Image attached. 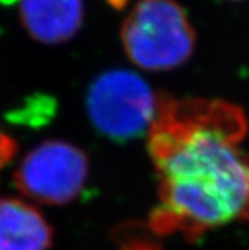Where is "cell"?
Here are the masks:
<instances>
[{
  "label": "cell",
  "mask_w": 249,
  "mask_h": 250,
  "mask_svg": "<svg viewBox=\"0 0 249 250\" xmlns=\"http://www.w3.org/2000/svg\"><path fill=\"white\" fill-rule=\"evenodd\" d=\"M120 41L135 66L171 71L192 56L195 30L176 0H138L123 21Z\"/></svg>",
  "instance_id": "7a4b0ae2"
},
{
  "label": "cell",
  "mask_w": 249,
  "mask_h": 250,
  "mask_svg": "<svg viewBox=\"0 0 249 250\" xmlns=\"http://www.w3.org/2000/svg\"><path fill=\"white\" fill-rule=\"evenodd\" d=\"M89 178V161L77 146L48 140L32 148L15 171L20 192L35 202L63 206L83 192Z\"/></svg>",
  "instance_id": "277c9868"
},
{
  "label": "cell",
  "mask_w": 249,
  "mask_h": 250,
  "mask_svg": "<svg viewBox=\"0 0 249 250\" xmlns=\"http://www.w3.org/2000/svg\"><path fill=\"white\" fill-rule=\"evenodd\" d=\"M120 250H162L158 235L146 225L126 223L120 225L114 235Z\"/></svg>",
  "instance_id": "52a82bcc"
},
{
  "label": "cell",
  "mask_w": 249,
  "mask_h": 250,
  "mask_svg": "<svg viewBox=\"0 0 249 250\" xmlns=\"http://www.w3.org/2000/svg\"><path fill=\"white\" fill-rule=\"evenodd\" d=\"M15 150H17L15 141L9 138L8 135L0 132V168L11 161Z\"/></svg>",
  "instance_id": "ba28073f"
},
{
  "label": "cell",
  "mask_w": 249,
  "mask_h": 250,
  "mask_svg": "<svg viewBox=\"0 0 249 250\" xmlns=\"http://www.w3.org/2000/svg\"><path fill=\"white\" fill-rule=\"evenodd\" d=\"M17 0H0V3H3V5H9V3H15Z\"/></svg>",
  "instance_id": "9c48e42d"
},
{
  "label": "cell",
  "mask_w": 249,
  "mask_h": 250,
  "mask_svg": "<svg viewBox=\"0 0 249 250\" xmlns=\"http://www.w3.org/2000/svg\"><path fill=\"white\" fill-rule=\"evenodd\" d=\"M159 95L135 72L113 69L90 84L86 108L95 129L111 141L125 143L147 135Z\"/></svg>",
  "instance_id": "3957f363"
},
{
  "label": "cell",
  "mask_w": 249,
  "mask_h": 250,
  "mask_svg": "<svg viewBox=\"0 0 249 250\" xmlns=\"http://www.w3.org/2000/svg\"><path fill=\"white\" fill-rule=\"evenodd\" d=\"M20 18L26 32L41 43L69 41L83 26V0H20Z\"/></svg>",
  "instance_id": "5b68a950"
},
{
  "label": "cell",
  "mask_w": 249,
  "mask_h": 250,
  "mask_svg": "<svg viewBox=\"0 0 249 250\" xmlns=\"http://www.w3.org/2000/svg\"><path fill=\"white\" fill-rule=\"evenodd\" d=\"M249 122L222 99L159 95L147 132L158 175L149 228L158 237L180 234L194 243L206 232L249 219Z\"/></svg>",
  "instance_id": "6da1fadb"
},
{
  "label": "cell",
  "mask_w": 249,
  "mask_h": 250,
  "mask_svg": "<svg viewBox=\"0 0 249 250\" xmlns=\"http://www.w3.org/2000/svg\"><path fill=\"white\" fill-rule=\"evenodd\" d=\"M53 229L32 204L0 199V250H48Z\"/></svg>",
  "instance_id": "8992f818"
}]
</instances>
